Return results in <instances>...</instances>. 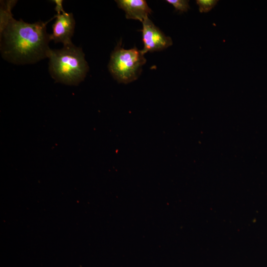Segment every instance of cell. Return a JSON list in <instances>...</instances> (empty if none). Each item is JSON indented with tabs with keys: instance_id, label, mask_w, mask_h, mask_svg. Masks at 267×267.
Returning a JSON list of instances; mask_svg holds the SVG:
<instances>
[{
	"instance_id": "cell-1",
	"label": "cell",
	"mask_w": 267,
	"mask_h": 267,
	"mask_svg": "<svg viewBox=\"0 0 267 267\" xmlns=\"http://www.w3.org/2000/svg\"><path fill=\"white\" fill-rule=\"evenodd\" d=\"M54 18L46 22L29 23L12 17L0 32L2 58L16 65L33 64L47 58L50 39L46 25Z\"/></svg>"
},
{
	"instance_id": "cell-2",
	"label": "cell",
	"mask_w": 267,
	"mask_h": 267,
	"mask_svg": "<svg viewBox=\"0 0 267 267\" xmlns=\"http://www.w3.org/2000/svg\"><path fill=\"white\" fill-rule=\"evenodd\" d=\"M48 70L56 82L77 86L84 81L89 70L81 48L73 44L61 49L49 50Z\"/></svg>"
},
{
	"instance_id": "cell-3",
	"label": "cell",
	"mask_w": 267,
	"mask_h": 267,
	"mask_svg": "<svg viewBox=\"0 0 267 267\" xmlns=\"http://www.w3.org/2000/svg\"><path fill=\"white\" fill-rule=\"evenodd\" d=\"M145 62L141 50L136 47L125 49L120 42L111 54L108 69L118 82L127 84L138 78Z\"/></svg>"
},
{
	"instance_id": "cell-4",
	"label": "cell",
	"mask_w": 267,
	"mask_h": 267,
	"mask_svg": "<svg viewBox=\"0 0 267 267\" xmlns=\"http://www.w3.org/2000/svg\"><path fill=\"white\" fill-rule=\"evenodd\" d=\"M142 23L144 47L141 51L143 54L148 51L162 50L172 45V39L166 36L148 17Z\"/></svg>"
},
{
	"instance_id": "cell-5",
	"label": "cell",
	"mask_w": 267,
	"mask_h": 267,
	"mask_svg": "<svg viewBox=\"0 0 267 267\" xmlns=\"http://www.w3.org/2000/svg\"><path fill=\"white\" fill-rule=\"evenodd\" d=\"M56 12V20L52 25V33L49 34L50 41H53L55 43H62L63 45L72 44L71 39L76 23L73 14L64 9Z\"/></svg>"
},
{
	"instance_id": "cell-6",
	"label": "cell",
	"mask_w": 267,
	"mask_h": 267,
	"mask_svg": "<svg viewBox=\"0 0 267 267\" xmlns=\"http://www.w3.org/2000/svg\"><path fill=\"white\" fill-rule=\"evenodd\" d=\"M118 6L123 9L127 19L138 20L142 22L152 10L144 0H115Z\"/></svg>"
},
{
	"instance_id": "cell-7",
	"label": "cell",
	"mask_w": 267,
	"mask_h": 267,
	"mask_svg": "<svg viewBox=\"0 0 267 267\" xmlns=\"http://www.w3.org/2000/svg\"><path fill=\"white\" fill-rule=\"evenodd\" d=\"M16 2V0L0 1V32L4 29L13 17L11 10Z\"/></svg>"
},
{
	"instance_id": "cell-8",
	"label": "cell",
	"mask_w": 267,
	"mask_h": 267,
	"mask_svg": "<svg viewBox=\"0 0 267 267\" xmlns=\"http://www.w3.org/2000/svg\"><path fill=\"white\" fill-rule=\"evenodd\" d=\"M196 3L199 6L200 12H208L216 5L217 0H197Z\"/></svg>"
},
{
	"instance_id": "cell-9",
	"label": "cell",
	"mask_w": 267,
	"mask_h": 267,
	"mask_svg": "<svg viewBox=\"0 0 267 267\" xmlns=\"http://www.w3.org/2000/svg\"><path fill=\"white\" fill-rule=\"evenodd\" d=\"M167 2L173 5L176 10L179 13L186 12L190 8L189 0H167Z\"/></svg>"
}]
</instances>
